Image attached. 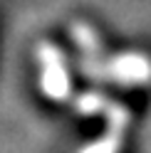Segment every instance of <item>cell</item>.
I'll use <instances>...</instances> for the list:
<instances>
[{"mask_svg": "<svg viewBox=\"0 0 151 153\" xmlns=\"http://www.w3.org/2000/svg\"><path fill=\"white\" fill-rule=\"evenodd\" d=\"M35 82L40 97L50 104H70L74 97L72 89V72L67 52L60 45L42 40L35 45Z\"/></svg>", "mask_w": 151, "mask_h": 153, "instance_id": "obj_1", "label": "cell"}, {"mask_svg": "<svg viewBox=\"0 0 151 153\" xmlns=\"http://www.w3.org/2000/svg\"><path fill=\"white\" fill-rule=\"evenodd\" d=\"M151 84V57L129 50L107 57V87L119 89H141Z\"/></svg>", "mask_w": 151, "mask_h": 153, "instance_id": "obj_2", "label": "cell"}, {"mask_svg": "<svg viewBox=\"0 0 151 153\" xmlns=\"http://www.w3.org/2000/svg\"><path fill=\"white\" fill-rule=\"evenodd\" d=\"M109 101H111V97L107 91H102L97 87H89V89H84L79 94H74L70 106H72V111L77 116H102Z\"/></svg>", "mask_w": 151, "mask_h": 153, "instance_id": "obj_3", "label": "cell"}, {"mask_svg": "<svg viewBox=\"0 0 151 153\" xmlns=\"http://www.w3.org/2000/svg\"><path fill=\"white\" fill-rule=\"evenodd\" d=\"M124 141H126V138L119 136V133L104 131L99 138L84 143V146H82L77 153H121V148H124Z\"/></svg>", "mask_w": 151, "mask_h": 153, "instance_id": "obj_4", "label": "cell"}]
</instances>
